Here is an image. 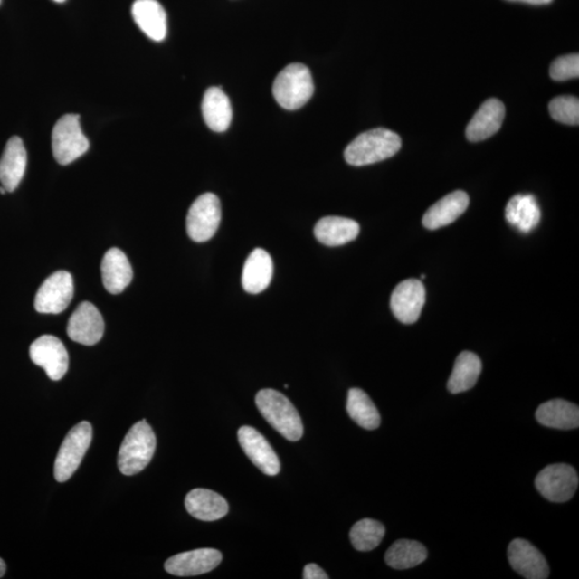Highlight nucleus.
Listing matches in <instances>:
<instances>
[{
  "label": "nucleus",
  "mask_w": 579,
  "mask_h": 579,
  "mask_svg": "<svg viewBox=\"0 0 579 579\" xmlns=\"http://www.w3.org/2000/svg\"><path fill=\"white\" fill-rule=\"evenodd\" d=\"M257 407L263 418L281 436L290 441L303 437L304 427L297 408L281 393L271 389L261 390L256 396Z\"/></svg>",
  "instance_id": "2"
},
{
  "label": "nucleus",
  "mask_w": 579,
  "mask_h": 579,
  "mask_svg": "<svg viewBox=\"0 0 579 579\" xmlns=\"http://www.w3.org/2000/svg\"><path fill=\"white\" fill-rule=\"evenodd\" d=\"M104 288L111 294H119L130 285L133 277L131 264L119 248H111L104 254L101 263Z\"/></svg>",
  "instance_id": "21"
},
{
  "label": "nucleus",
  "mask_w": 579,
  "mask_h": 579,
  "mask_svg": "<svg viewBox=\"0 0 579 579\" xmlns=\"http://www.w3.org/2000/svg\"><path fill=\"white\" fill-rule=\"evenodd\" d=\"M360 234V224L355 220L328 216L318 220L315 227V235L321 244L336 247L355 241Z\"/></svg>",
  "instance_id": "23"
},
{
  "label": "nucleus",
  "mask_w": 579,
  "mask_h": 579,
  "mask_svg": "<svg viewBox=\"0 0 579 579\" xmlns=\"http://www.w3.org/2000/svg\"><path fill=\"white\" fill-rule=\"evenodd\" d=\"M482 373V362L476 353L463 351L456 358L453 373H451L448 389L451 394H460L471 390L477 384Z\"/></svg>",
  "instance_id": "27"
},
{
  "label": "nucleus",
  "mask_w": 579,
  "mask_h": 579,
  "mask_svg": "<svg viewBox=\"0 0 579 579\" xmlns=\"http://www.w3.org/2000/svg\"><path fill=\"white\" fill-rule=\"evenodd\" d=\"M156 450L155 432L147 421L138 422L126 434L119 451V469L125 476H135L147 467Z\"/></svg>",
  "instance_id": "3"
},
{
  "label": "nucleus",
  "mask_w": 579,
  "mask_h": 579,
  "mask_svg": "<svg viewBox=\"0 0 579 579\" xmlns=\"http://www.w3.org/2000/svg\"><path fill=\"white\" fill-rule=\"evenodd\" d=\"M5 193H7V190H5L3 186L0 187V194L5 195Z\"/></svg>",
  "instance_id": "36"
},
{
  "label": "nucleus",
  "mask_w": 579,
  "mask_h": 579,
  "mask_svg": "<svg viewBox=\"0 0 579 579\" xmlns=\"http://www.w3.org/2000/svg\"><path fill=\"white\" fill-rule=\"evenodd\" d=\"M202 113L208 128L224 132L231 125L232 107L224 91L220 87H210L202 101Z\"/></svg>",
  "instance_id": "25"
},
{
  "label": "nucleus",
  "mask_w": 579,
  "mask_h": 579,
  "mask_svg": "<svg viewBox=\"0 0 579 579\" xmlns=\"http://www.w3.org/2000/svg\"><path fill=\"white\" fill-rule=\"evenodd\" d=\"M5 570H7V566H5V561L0 558V578L4 577Z\"/></svg>",
  "instance_id": "35"
},
{
  "label": "nucleus",
  "mask_w": 579,
  "mask_h": 579,
  "mask_svg": "<svg viewBox=\"0 0 579 579\" xmlns=\"http://www.w3.org/2000/svg\"><path fill=\"white\" fill-rule=\"evenodd\" d=\"M222 222V204L216 195L207 193L199 196L189 208L187 233L196 242L212 239Z\"/></svg>",
  "instance_id": "7"
},
{
  "label": "nucleus",
  "mask_w": 579,
  "mask_h": 579,
  "mask_svg": "<svg viewBox=\"0 0 579 579\" xmlns=\"http://www.w3.org/2000/svg\"><path fill=\"white\" fill-rule=\"evenodd\" d=\"M52 148L56 161L62 166L71 165L89 150L90 141L81 128L79 115H63L57 121L52 133Z\"/></svg>",
  "instance_id": "5"
},
{
  "label": "nucleus",
  "mask_w": 579,
  "mask_h": 579,
  "mask_svg": "<svg viewBox=\"0 0 579 579\" xmlns=\"http://www.w3.org/2000/svg\"><path fill=\"white\" fill-rule=\"evenodd\" d=\"M54 2H56V3H60V4H61V3H65V2H66V0H54Z\"/></svg>",
  "instance_id": "37"
},
{
  "label": "nucleus",
  "mask_w": 579,
  "mask_h": 579,
  "mask_svg": "<svg viewBox=\"0 0 579 579\" xmlns=\"http://www.w3.org/2000/svg\"><path fill=\"white\" fill-rule=\"evenodd\" d=\"M427 549L422 543L398 540L387 549L385 563L395 570H407L418 566L427 559Z\"/></svg>",
  "instance_id": "29"
},
{
  "label": "nucleus",
  "mask_w": 579,
  "mask_h": 579,
  "mask_svg": "<svg viewBox=\"0 0 579 579\" xmlns=\"http://www.w3.org/2000/svg\"><path fill=\"white\" fill-rule=\"evenodd\" d=\"M385 536L384 526L374 519L365 518L352 527V546L360 552H370L380 546Z\"/></svg>",
  "instance_id": "30"
},
{
  "label": "nucleus",
  "mask_w": 579,
  "mask_h": 579,
  "mask_svg": "<svg viewBox=\"0 0 579 579\" xmlns=\"http://www.w3.org/2000/svg\"><path fill=\"white\" fill-rule=\"evenodd\" d=\"M132 16L149 39L162 42L166 37V14L157 0H136L132 5Z\"/></svg>",
  "instance_id": "20"
},
{
  "label": "nucleus",
  "mask_w": 579,
  "mask_h": 579,
  "mask_svg": "<svg viewBox=\"0 0 579 579\" xmlns=\"http://www.w3.org/2000/svg\"><path fill=\"white\" fill-rule=\"evenodd\" d=\"M506 218L513 227L523 233H529L540 223V206L532 195H514L506 207Z\"/></svg>",
  "instance_id": "26"
},
{
  "label": "nucleus",
  "mask_w": 579,
  "mask_h": 579,
  "mask_svg": "<svg viewBox=\"0 0 579 579\" xmlns=\"http://www.w3.org/2000/svg\"><path fill=\"white\" fill-rule=\"evenodd\" d=\"M402 148V138L396 132L378 128L361 133L345 150L347 164L363 166L393 157Z\"/></svg>",
  "instance_id": "1"
},
{
  "label": "nucleus",
  "mask_w": 579,
  "mask_h": 579,
  "mask_svg": "<svg viewBox=\"0 0 579 579\" xmlns=\"http://www.w3.org/2000/svg\"><path fill=\"white\" fill-rule=\"evenodd\" d=\"M29 356L37 366L45 370L51 380H61L68 372V352L55 336L43 335L34 340L29 347Z\"/></svg>",
  "instance_id": "10"
},
{
  "label": "nucleus",
  "mask_w": 579,
  "mask_h": 579,
  "mask_svg": "<svg viewBox=\"0 0 579 579\" xmlns=\"http://www.w3.org/2000/svg\"><path fill=\"white\" fill-rule=\"evenodd\" d=\"M536 418L541 425L555 430H575L579 426L578 405L554 399L544 403L537 408Z\"/></svg>",
  "instance_id": "24"
},
{
  "label": "nucleus",
  "mask_w": 579,
  "mask_h": 579,
  "mask_svg": "<svg viewBox=\"0 0 579 579\" xmlns=\"http://www.w3.org/2000/svg\"><path fill=\"white\" fill-rule=\"evenodd\" d=\"M314 80L308 67L291 63L277 75L273 95L283 109L294 111L305 106L314 95Z\"/></svg>",
  "instance_id": "4"
},
{
  "label": "nucleus",
  "mask_w": 579,
  "mask_h": 579,
  "mask_svg": "<svg viewBox=\"0 0 579 579\" xmlns=\"http://www.w3.org/2000/svg\"><path fill=\"white\" fill-rule=\"evenodd\" d=\"M74 294L73 278L65 271H56L39 288L34 308L40 314H62L71 305Z\"/></svg>",
  "instance_id": "9"
},
{
  "label": "nucleus",
  "mask_w": 579,
  "mask_h": 579,
  "mask_svg": "<svg viewBox=\"0 0 579 579\" xmlns=\"http://www.w3.org/2000/svg\"><path fill=\"white\" fill-rule=\"evenodd\" d=\"M92 440V427L89 422H81L68 432L55 460L54 477L57 482H67L82 462Z\"/></svg>",
  "instance_id": "6"
},
{
  "label": "nucleus",
  "mask_w": 579,
  "mask_h": 579,
  "mask_svg": "<svg viewBox=\"0 0 579 579\" xmlns=\"http://www.w3.org/2000/svg\"><path fill=\"white\" fill-rule=\"evenodd\" d=\"M239 442L248 459L266 476H277L280 471V461L268 440L251 426L240 428Z\"/></svg>",
  "instance_id": "13"
},
{
  "label": "nucleus",
  "mask_w": 579,
  "mask_h": 579,
  "mask_svg": "<svg viewBox=\"0 0 579 579\" xmlns=\"http://www.w3.org/2000/svg\"><path fill=\"white\" fill-rule=\"evenodd\" d=\"M185 507L191 517L203 521H215L229 512L227 500L217 492L195 489L189 492L185 499Z\"/></svg>",
  "instance_id": "22"
},
{
  "label": "nucleus",
  "mask_w": 579,
  "mask_h": 579,
  "mask_svg": "<svg viewBox=\"0 0 579 579\" xmlns=\"http://www.w3.org/2000/svg\"><path fill=\"white\" fill-rule=\"evenodd\" d=\"M303 578L305 579H327L328 576L320 566L315 564L307 565L304 567Z\"/></svg>",
  "instance_id": "33"
},
{
  "label": "nucleus",
  "mask_w": 579,
  "mask_h": 579,
  "mask_svg": "<svg viewBox=\"0 0 579 579\" xmlns=\"http://www.w3.org/2000/svg\"><path fill=\"white\" fill-rule=\"evenodd\" d=\"M511 2H521L530 5H546L552 3L553 0H511Z\"/></svg>",
  "instance_id": "34"
},
{
  "label": "nucleus",
  "mask_w": 579,
  "mask_h": 579,
  "mask_svg": "<svg viewBox=\"0 0 579 579\" xmlns=\"http://www.w3.org/2000/svg\"><path fill=\"white\" fill-rule=\"evenodd\" d=\"M548 109L552 118L559 123L572 126H577L579 123V100L576 97L555 98L550 101Z\"/></svg>",
  "instance_id": "31"
},
{
  "label": "nucleus",
  "mask_w": 579,
  "mask_h": 579,
  "mask_svg": "<svg viewBox=\"0 0 579 579\" xmlns=\"http://www.w3.org/2000/svg\"><path fill=\"white\" fill-rule=\"evenodd\" d=\"M550 77L555 81H566L579 77V56L571 54L557 58L550 66Z\"/></svg>",
  "instance_id": "32"
},
{
  "label": "nucleus",
  "mask_w": 579,
  "mask_h": 579,
  "mask_svg": "<svg viewBox=\"0 0 579 579\" xmlns=\"http://www.w3.org/2000/svg\"><path fill=\"white\" fill-rule=\"evenodd\" d=\"M346 411L350 418L365 430L374 431L380 426L381 416L372 399L361 389L347 393Z\"/></svg>",
  "instance_id": "28"
},
{
  "label": "nucleus",
  "mask_w": 579,
  "mask_h": 579,
  "mask_svg": "<svg viewBox=\"0 0 579 579\" xmlns=\"http://www.w3.org/2000/svg\"><path fill=\"white\" fill-rule=\"evenodd\" d=\"M505 116V104L495 98L486 100L467 126L468 140L479 142L494 136L501 128Z\"/></svg>",
  "instance_id": "16"
},
{
  "label": "nucleus",
  "mask_w": 579,
  "mask_h": 579,
  "mask_svg": "<svg viewBox=\"0 0 579 579\" xmlns=\"http://www.w3.org/2000/svg\"><path fill=\"white\" fill-rule=\"evenodd\" d=\"M426 299L425 287L418 280H404L394 290L391 308L397 320L413 324L419 320Z\"/></svg>",
  "instance_id": "12"
},
{
  "label": "nucleus",
  "mask_w": 579,
  "mask_h": 579,
  "mask_svg": "<svg viewBox=\"0 0 579 579\" xmlns=\"http://www.w3.org/2000/svg\"><path fill=\"white\" fill-rule=\"evenodd\" d=\"M223 555L214 548H200L167 559L165 569L174 576H196L211 572L222 563Z\"/></svg>",
  "instance_id": "11"
},
{
  "label": "nucleus",
  "mask_w": 579,
  "mask_h": 579,
  "mask_svg": "<svg viewBox=\"0 0 579 579\" xmlns=\"http://www.w3.org/2000/svg\"><path fill=\"white\" fill-rule=\"evenodd\" d=\"M27 153L19 137L11 138L0 159V183L7 190L13 193L19 187L26 171Z\"/></svg>",
  "instance_id": "17"
},
{
  "label": "nucleus",
  "mask_w": 579,
  "mask_h": 579,
  "mask_svg": "<svg viewBox=\"0 0 579 579\" xmlns=\"http://www.w3.org/2000/svg\"><path fill=\"white\" fill-rule=\"evenodd\" d=\"M273 260L264 249L257 248L249 254L244 270H242V283L245 291L259 294L268 289L273 278Z\"/></svg>",
  "instance_id": "19"
},
{
  "label": "nucleus",
  "mask_w": 579,
  "mask_h": 579,
  "mask_svg": "<svg viewBox=\"0 0 579 579\" xmlns=\"http://www.w3.org/2000/svg\"><path fill=\"white\" fill-rule=\"evenodd\" d=\"M575 469L566 463H554L537 474L536 488L550 502L564 503L572 499L578 489Z\"/></svg>",
  "instance_id": "8"
},
{
  "label": "nucleus",
  "mask_w": 579,
  "mask_h": 579,
  "mask_svg": "<svg viewBox=\"0 0 579 579\" xmlns=\"http://www.w3.org/2000/svg\"><path fill=\"white\" fill-rule=\"evenodd\" d=\"M469 206V196L463 191H454L434 203L422 217V224L428 230H438L453 223Z\"/></svg>",
  "instance_id": "18"
},
{
  "label": "nucleus",
  "mask_w": 579,
  "mask_h": 579,
  "mask_svg": "<svg viewBox=\"0 0 579 579\" xmlns=\"http://www.w3.org/2000/svg\"><path fill=\"white\" fill-rule=\"evenodd\" d=\"M67 333L71 340L81 345L100 343L104 333V321L95 305L90 302L80 304L68 322Z\"/></svg>",
  "instance_id": "14"
},
{
  "label": "nucleus",
  "mask_w": 579,
  "mask_h": 579,
  "mask_svg": "<svg viewBox=\"0 0 579 579\" xmlns=\"http://www.w3.org/2000/svg\"><path fill=\"white\" fill-rule=\"evenodd\" d=\"M508 563L519 575L527 579H546L549 566L546 557L535 546L524 538H517L508 549Z\"/></svg>",
  "instance_id": "15"
}]
</instances>
